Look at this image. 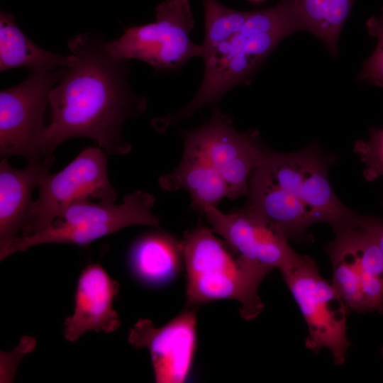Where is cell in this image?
I'll return each instance as SVG.
<instances>
[{
	"instance_id": "cell-7",
	"label": "cell",
	"mask_w": 383,
	"mask_h": 383,
	"mask_svg": "<svg viewBox=\"0 0 383 383\" xmlns=\"http://www.w3.org/2000/svg\"><path fill=\"white\" fill-rule=\"evenodd\" d=\"M155 13L154 22L129 27L120 38L107 42L110 54L144 61L156 72L178 71L191 59L202 57L201 45L190 37L194 18L188 0H165Z\"/></svg>"
},
{
	"instance_id": "cell-16",
	"label": "cell",
	"mask_w": 383,
	"mask_h": 383,
	"mask_svg": "<svg viewBox=\"0 0 383 383\" xmlns=\"http://www.w3.org/2000/svg\"><path fill=\"white\" fill-rule=\"evenodd\" d=\"M183 260L180 242L162 233H152L132 245L128 262L134 275L149 285L171 279L180 270Z\"/></svg>"
},
{
	"instance_id": "cell-13",
	"label": "cell",
	"mask_w": 383,
	"mask_h": 383,
	"mask_svg": "<svg viewBox=\"0 0 383 383\" xmlns=\"http://www.w3.org/2000/svg\"><path fill=\"white\" fill-rule=\"evenodd\" d=\"M128 339L134 348L149 350L156 382H184L196 351V311L187 307L162 327H155L148 318L140 319L130 329Z\"/></svg>"
},
{
	"instance_id": "cell-15",
	"label": "cell",
	"mask_w": 383,
	"mask_h": 383,
	"mask_svg": "<svg viewBox=\"0 0 383 383\" xmlns=\"http://www.w3.org/2000/svg\"><path fill=\"white\" fill-rule=\"evenodd\" d=\"M55 157L28 162L23 169H14L8 157L0 162V250L18 237L26 226L33 201L32 193L40 177L49 172Z\"/></svg>"
},
{
	"instance_id": "cell-9",
	"label": "cell",
	"mask_w": 383,
	"mask_h": 383,
	"mask_svg": "<svg viewBox=\"0 0 383 383\" xmlns=\"http://www.w3.org/2000/svg\"><path fill=\"white\" fill-rule=\"evenodd\" d=\"M280 272L306 323V347L315 353L326 348L335 364H343L351 345L346 326L349 308L344 300L308 255Z\"/></svg>"
},
{
	"instance_id": "cell-10",
	"label": "cell",
	"mask_w": 383,
	"mask_h": 383,
	"mask_svg": "<svg viewBox=\"0 0 383 383\" xmlns=\"http://www.w3.org/2000/svg\"><path fill=\"white\" fill-rule=\"evenodd\" d=\"M38 187L39 196L21 236L43 229L74 204L94 199L115 202L117 199L108 177L106 152L100 147L87 148L60 172L45 173Z\"/></svg>"
},
{
	"instance_id": "cell-26",
	"label": "cell",
	"mask_w": 383,
	"mask_h": 383,
	"mask_svg": "<svg viewBox=\"0 0 383 383\" xmlns=\"http://www.w3.org/2000/svg\"><path fill=\"white\" fill-rule=\"evenodd\" d=\"M382 355H383V348H382Z\"/></svg>"
},
{
	"instance_id": "cell-19",
	"label": "cell",
	"mask_w": 383,
	"mask_h": 383,
	"mask_svg": "<svg viewBox=\"0 0 383 383\" xmlns=\"http://www.w3.org/2000/svg\"><path fill=\"white\" fill-rule=\"evenodd\" d=\"M355 0H294L306 28L321 40L333 57L338 54V42Z\"/></svg>"
},
{
	"instance_id": "cell-3",
	"label": "cell",
	"mask_w": 383,
	"mask_h": 383,
	"mask_svg": "<svg viewBox=\"0 0 383 383\" xmlns=\"http://www.w3.org/2000/svg\"><path fill=\"white\" fill-rule=\"evenodd\" d=\"M305 29L294 0L250 11L240 30L203 58L202 80L195 96L179 111L160 118L161 126L167 130L219 101L233 87L250 84L279 43Z\"/></svg>"
},
{
	"instance_id": "cell-18",
	"label": "cell",
	"mask_w": 383,
	"mask_h": 383,
	"mask_svg": "<svg viewBox=\"0 0 383 383\" xmlns=\"http://www.w3.org/2000/svg\"><path fill=\"white\" fill-rule=\"evenodd\" d=\"M161 187L170 192L185 189L192 199V206L204 214L216 206L229 190L223 179L211 167L196 160L182 157L179 165L159 179Z\"/></svg>"
},
{
	"instance_id": "cell-17",
	"label": "cell",
	"mask_w": 383,
	"mask_h": 383,
	"mask_svg": "<svg viewBox=\"0 0 383 383\" xmlns=\"http://www.w3.org/2000/svg\"><path fill=\"white\" fill-rule=\"evenodd\" d=\"M73 55L63 56L46 50L30 40L9 13H0V70L28 67L30 71H52L69 67Z\"/></svg>"
},
{
	"instance_id": "cell-11",
	"label": "cell",
	"mask_w": 383,
	"mask_h": 383,
	"mask_svg": "<svg viewBox=\"0 0 383 383\" xmlns=\"http://www.w3.org/2000/svg\"><path fill=\"white\" fill-rule=\"evenodd\" d=\"M67 67L31 71L20 84L0 92V155H17L28 162L40 160L38 140L46 125L49 95Z\"/></svg>"
},
{
	"instance_id": "cell-20",
	"label": "cell",
	"mask_w": 383,
	"mask_h": 383,
	"mask_svg": "<svg viewBox=\"0 0 383 383\" xmlns=\"http://www.w3.org/2000/svg\"><path fill=\"white\" fill-rule=\"evenodd\" d=\"M202 4L205 26L204 38L201 44L203 59L240 30L250 11L230 9L218 0H202Z\"/></svg>"
},
{
	"instance_id": "cell-21",
	"label": "cell",
	"mask_w": 383,
	"mask_h": 383,
	"mask_svg": "<svg viewBox=\"0 0 383 383\" xmlns=\"http://www.w3.org/2000/svg\"><path fill=\"white\" fill-rule=\"evenodd\" d=\"M368 33L377 39L373 53L365 61L357 80L383 88V9L366 22Z\"/></svg>"
},
{
	"instance_id": "cell-25",
	"label": "cell",
	"mask_w": 383,
	"mask_h": 383,
	"mask_svg": "<svg viewBox=\"0 0 383 383\" xmlns=\"http://www.w3.org/2000/svg\"><path fill=\"white\" fill-rule=\"evenodd\" d=\"M249 1H250L252 2H254V3H259V2H261V1H262L264 0H249Z\"/></svg>"
},
{
	"instance_id": "cell-24",
	"label": "cell",
	"mask_w": 383,
	"mask_h": 383,
	"mask_svg": "<svg viewBox=\"0 0 383 383\" xmlns=\"http://www.w3.org/2000/svg\"><path fill=\"white\" fill-rule=\"evenodd\" d=\"M365 221L374 235L383 255V219L371 215H365Z\"/></svg>"
},
{
	"instance_id": "cell-23",
	"label": "cell",
	"mask_w": 383,
	"mask_h": 383,
	"mask_svg": "<svg viewBox=\"0 0 383 383\" xmlns=\"http://www.w3.org/2000/svg\"><path fill=\"white\" fill-rule=\"evenodd\" d=\"M36 345L35 338L30 336H23L21 343L15 350V358L11 360L6 367L1 369V382H11L13 380L14 375L17 367L16 360L20 362L22 357L26 354L31 353Z\"/></svg>"
},
{
	"instance_id": "cell-5",
	"label": "cell",
	"mask_w": 383,
	"mask_h": 383,
	"mask_svg": "<svg viewBox=\"0 0 383 383\" xmlns=\"http://www.w3.org/2000/svg\"><path fill=\"white\" fill-rule=\"evenodd\" d=\"M155 201L150 193L136 191L126 195L119 204L101 201L74 204L43 229L11 242L0 250V260L40 244L87 245L131 226L158 228L160 221L152 212Z\"/></svg>"
},
{
	"instance_id": "cell-2",
	"label": "cell",
	"mask_w": 383,
	"mask_h": 383,
	"mask_svg": "<svg viewBox=\"0 0 383 383\" xmlns=\"http://www.w3.org/2000/svg\"><path fill=\"white\" fill-rule=\"evenodd\" d=\"M330 157L316 145L292 152L267 150L252 172L248 204L289 240L311 243L309 228L318 223L333 230L346 226L360 213L336 196L328 180Z\"/></svg>"
},
{
	"instance_id": "cell-22",
	"label": "cell",
	"mask_w": 383,
	"mask_h": 383,
	"mask_svg": "<svg viewBox=\"0 0 383 383\" xmlns=\"http://www.w3.org/2000/svg\"><path fill=\"white\" fill-rule=\"evenodd\" d=\"M354 151L365 165L362 172L367 182L383 177V128H371L367 140H357Z\"/></svg>"
},
{
	"instance_id": "cell-6",
	"label": "cell",
	"mask_w": 383,
	"mask_h": 383,
	"mask_svg": "<svg viewBox=\"0 0 383 383\" xmlns=\"http://www.w3.org/2000/svg\"><path fill=\"white\" fill-rule=\"evenodd\" d=\"M333 232L326 246L332 285L350 310L383 313V255L365 215Z\"/></svg>"
},
{
	"instance_id": "cell-4",
	"label": "cell",
	"mask_w": 383,
	"mask_h": 383,
	"mask_svg": "<svg viewBox=\"0 0 383 383\" xmlns=\"http://www.w3.org/2000/svg\"><path fill=\"white\" fill-rule=\"evenodd\" d=\"M213 231L199 225L184 233L180 242L187 282V306L217 299L238 301L247 321L263 310L259 286L272 270L252 263L230 250Z\"/></svg>"
},
{
	"instance_id": "cell-8",
	"label": "cell",
	"mask_w": 383,
	"mask_h": 383,
	"mask_svg": "<svg viewBox=\"0 0 383 383\" xmlns=\"http://www.w3.org/2000/svg\"><path fill=\"white\" fill-rule=\"evenodd\" d=\"M181 134L183 157L215 170L226 183L229 199L248 195L249 176L267 152L257 131H238L233 118L216 108L208 122L195 129L182 131Z\"/></svg>"
},
{
	"instance_id": "cell-14",
	"label": "cell",
	"mask_w": 383,
	"mask_h": 383,
	"mask_svg": "<svg viewBox=\"0 0 383 383\" xmlns=\"http://www.w3.org/2000/svg\"><path fill=\"white\" fill-rule=\"evenodd\" d=\"M119 288L99 262L84 267L77 280L73 313L64 322L65 339L74 342L87 331H116L121 321L113 304Z\"/></svg>"
},
{
	"instance_id": "cell-12",
	"label": "cell",
	"mask_w": 383,
	"mask_h": 383,
	"mask_svg": "<svg viewBox=\"0 0 383 383\" xmlns=\"http://www.w3.org/2000/svg\"><path fill=\"white\" fill-rule=\"evenodd\" d=\"M204 214L212 231L223 237L241 257L270 270L279 271L299 262L296 252L277 228L248 204L224 213L217 206Z\"/></svg>"
},
{
	"instance_id": "cell-1",
	"label": "cell",
	"mask_w": 383,
	"mask_h": 383,
	"mask_svg": "<svg viewBox=\"0 0 383 383\" xmlns=\"http://www.w3.org/2000/svg\"><path fill=\"white\" fill-rule=\"evenodd\" d=\"M67 45L74 62L50 92V122L38 140L40 157L79 137L94 139L108 154L129 152L123 126L145 111L147 99L130 86L128 60L112 56L99 33H80Z\"/></svg>"
}]
</instances>
